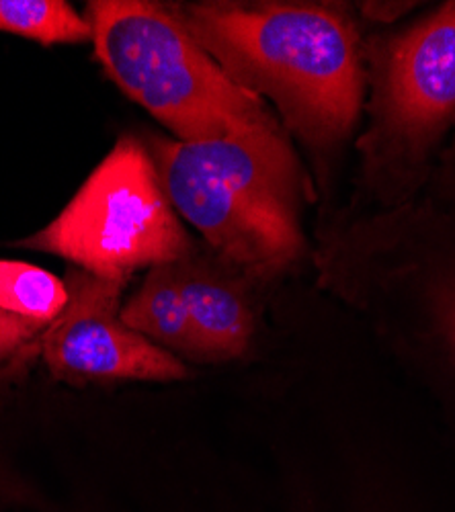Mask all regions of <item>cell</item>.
Returning <instances> with one entry per match:
<instances>
[{"instance_id":"cell-1","label":"cell","mask_w":455,"mask_h":512,"mask_svg":"<svg viewBox=\"0 0 455 512\" xmlns=\"http://www.w3.org/2000/svg\"><path fill=\"white\" fill-rule=\"evenodd\" d=\"M175 15L236 87L275 103L316 150L353 132L363 97L359 39L335 5L195 3Z\"/></svg>"},{"instance_id":"cell-2","label":"cell","mask_w":455,"mask_h":512,"mask_svg":"<svg viewBox=\"0 0 455 512\" xmlns=\"http://www.w3.org/2000/svg\"><path fill=\"white\" fill-rule=\"evenodd\" d=\"M150 146L171 205L218 261L248 279H273L300 261L304 185L279 123L218 140Z\"/></svg>"},{"instance_id":"cell-3","label":"cell","mask_w":455,"mask_h":512,"mask_svg":"<svg viewBox=\"0 0 455 512\" xmlns=\"http://www.w3.org/2000/svg\"><path fill=\"white\" fill-rule=\"evenodd\" d=\"M95 54L117 87L179 142L218 140L277 125L263 101L236 87L173 7L146 0H93Z\"/></svg>"},{"instance_id":"cell-4","label":"cell","mask_w":455,"mask_h":512,"mask_svg":"<svg viewBox=\"0 0 455 512\" xmlns=\"http://www.w3.org/2000/svg\"><path fill=\"white\" fill-rule=\"evenodd\" d=\"M17 246L121 283L138 269L177 263L193 252L150 150L134 136L119 138L58 216Z\"/></svg>"},{"instance_id":"cell-5","label":"cell","mask_w":455,"mask_h":512,"mask_svg":"<svg viewBox=\"0 0 455 512\" xmlns=\"http://www.w3.org/2000/svg\"><path fill=\"white\" fill-rule=\"evenodd\" d=\"M371 82L367 170L408 181L455 123V0L384 41Z\"/></svg>"},{"instance_id":"cell-6","label":"cell","mask_w":455,"mask_h":512,"mask_svg":"<svg viewBox=\"0 0 455 512\" xmlns=\"http://www.w3.org/2000/svg\"><path fill=\"white\" fill-rule=\"evenodd\" d=\"M68 304L39 338L52 373L70 381H175L185 365L169 351L123 324L121 291L126 283L101 279L78 267L66 273Z\"/></svg>"},{"instance_id":"cell-7","label":"cell","mask_w":455,"mask_h":512,"mask_svg":"<svg viewBox=\"0 0 455 512\" xmlns=\"http://www.w3.org/2000/svg\"><path fill=\"white\" fill-rule=\"evenodd\" d=\"M179 289L203 361L240 357L255 332V314L240 275L193 252L177 261Z\"/></svg>"},{"instance_id":"cell-8","label":"cell","mask_w":455,"mask_h":512,"mask_svg":"<svg viewBox=\"0 0 455 512\" xmlns=\"http://www.w3.org/2000/svg\"><path fill=\"white\" fill-rule=\"evenodd\" d=\"M123 324L169 353L203 361L183 295L177 263L150 267L142 287L119 312Z\"/></svg>"},{"instance_id":"cell-9","label":"cell","mask_w":455,"mask_h":512,"mask_svg":"<svg viewBox=\"0 0 455 512\" xmlns=\"http://www.w3.org/2000/svg\"><path fill=\"white\" fill-rule=\"evenodd\" d=\"M0 33L44 46L78 44L91 39V25L64 0H0Z\"/></svg>"},{"instance_id":"cell-10","label":"cell","mask_w":455,"mask_h":512,"mask_svg":"<svg viewBox=\"0 0 455 512\" xmlns=\"http://www.w3.org/2000/svg\"><path fill=\"white\" fill-rule=\"evenodd\" d=\"M66 304L68 289L62 279L29 263L0 259V308L48 326Z\"/></svg>"},{"instance_id":"cell-11","label":"cell","mask_w":455,"mask_h":512,"mask_svg":"<svg viewBox=\"0 0 455 512\" xmlns=\"http://www.w3.org/2000/svg\"><path fill=\"white\" fill-rule=\"evenodd\" d=\"M429 304L441 345L455 369V261L433 279Z\"/></svg>"},{"instance_id":"cell-12","label":"cell","mask_w":455,"mask_h":512,"mask_svg":"<svg viewBox=\"0 0 455 512\" xmlns=\"http://www.w3.org/2000/svg\"><path fill=\"white\" fill-rule=\"evenodd\" d=\"M44 330L46 324L21 318L0 308V365L13 363L35 343V338H41Z\"/></svg>"},{"instance_id":"cell-13","label":"cell","mask_w":455,"mask_h":512,"mask_svg":"<svg viewBox=\"0 0 455 512\" xmlns=\"http://www.w3.org/2000/svg\"><path fill=\"white\" fill-rule=\"evenodd\" d=\"M408 9H410V5H406V3H367V5H363V11L367 17L384 21V23L398 19Z\"/></svg>"},{"instance_id":"cell-14","label":"cell","mask_w":455,"mask_h":512,"mask_svg":"<svg viewBox=\"0 0 455 512\" xmlns=\"http://www.w3.org/2000/svg\"><path fill=\"white\" fill-rule=\"evenodd\" d=\"M3 371H5V369H3V367H0V375H3Z\"/></svg>"}]
</instances>
